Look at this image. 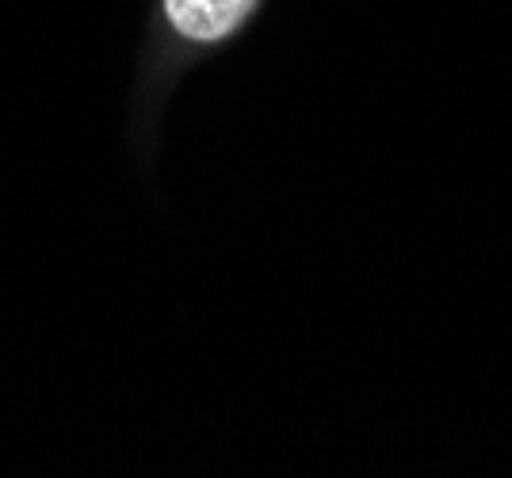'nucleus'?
<instances>
[{
    "instance_id": "nucleus-1",
    "label": "nucleus",
    "mask_w": 512,
    "mask_h": 478,
    "mask_svg": "<svg viewBox=\"0 0 512 478\" xmlns=\"http://www.w3.org/2000/svg\"><path fill=\"white\" fill-rule=\"evenodd\" d=\"M256 0H165L172 27L195 43H211L230 35L253 12Z\"/></svg>"
}]
</instances>
